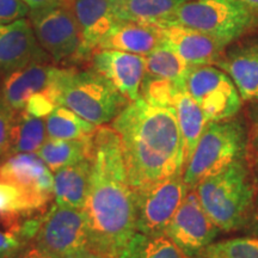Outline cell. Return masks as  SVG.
<instances>
[{"instance_id":"obj_30","label":"cell","mask_w":258,"mask_h":258,"mask_svg":"<svg viewBox=\"0 0 258 258\" xmlns=\"http://www.w3.org/2000/svg\"><path fill=\"white\" fill-rule=\"evenodd\" d=\"M27 241L18 234L0 230V258H11L25 246Z\"/></svg>"},{"instance_id":"obj_11","label":"cell","mask_w":258,"mask_h":258,"mask_svg":"<svg viewBox=\"0 0 258 258\" xmlns=\"http://www.w3.org/2000/svg\"><path fill=\"white\" fill-rule=\"evenodd\" d=\"M218 226L203 209L195 189L189 190L164 234L191 258L217 238Z\"/></svg>"},{"instance_id":"obj_23","label":"cell","mask_w":258,"mask_h":258,"mask_svg":"<svg viewBox=\"0 0 258 258\" xmlns=\"http://www.w3.org/2000/svg\"><path fill=\"white\" fill-rule=\"evenodd\" d=\"M145 78L167 80L176 85H185L186 77L192 69L178 54L161 43L145 56Z\"/></svg>"},{"instance_id":"obj_6","label":"cell","mask_w":258,"mask_h":258,"mask_svg":"<svg viewBox=\"0 0 258 258\" xmlns=\"http://www.w3.org/2000/svg\"><path fill=\"white\" fill-rule=\"evenodd\" d=\"M257 23L258 14L235 0H189L164 25H180L230 44Z\"/></svg>"},{"instance_id":"obj_21","label":"cell","mask_w":258,"mask_h":258,"mask_svg":"<svg viewBox=\"0 0 258 258\" xmlns=\"http://www.w3.org/2000/svg\"><path fill=\"white\" fill-rule=\"evenodd\" d=\"M189 0H116L120 21L161 27L180 5Z\"/></svg>"},{"instance_id":"obj_33","label":"cell","mask_w":258,"mask_h":258,"mask_svg":"<svg viewBox=\"0 0 258 258\" xmlns=\"http://www.w3.org/2000/svg\"><path fill=\"white\" fill-rule=\"evenodd\" d=\"M30 10H44L56 6L71 5L72 0H23Z\"/></svg>"},{"instance_id":"obj_35","label":"cell","mask_w":258,"mask_h":258,"mask_svg":"<svg viewBox=\"0 0 258 258\" xmlns=\"http://www.w3.org/2000/svg\"><path fill=\"white\" fill-rule=\"evenodd\" d=\"M235 2L240 3V4L246 6L247 9L252 10L253 12L258 14V0H235Z\"/></svg>"},{"instance_id":"obj_5","label":"cell","mask_w":258,"mask_h":258,"mask_svg":"<svg viewBox=\"0 0 258 258\" xmlns=\"http://www.w3.org/2000/svg\"><path fill=\"white\" fill-rule=\"evenodd\" d=\"M247 138L243 124L237 120L208 122L183 171L189 189L243 159Z\"/></svg>"},{"instance_id":"obj_12","label":"cell","mask_w":258,"mask_h":258,"mask_svg":"<svg viewBox=\"0 0 258 258\" xmlns=\"http://www.w3.org/2000/svg\"><path fill=\"white\" fill-rule=\"evenodd\" d=\"M0 182L15 185L48 207L54 196V176L34 153L12 154L0 165Z\"/></svg>"},{"instance_id":"obj_20","label":"cell","mask_w":258,"mask_h":258,"mask_svg":"<svg viewBox=\"0 0 258 258\" xmlns=\"http://www.w3.org/2000/svg\"><path fill=\"white\" fill-rule=\"evenodd\" d=\"M92 158L72 165L61 167L54 172V198L56 206L83 209L88 196Z\"/></svg>"},{"instance_id":"obj_16","label":"cell","mask_w":258,"mask_h":258,"mask_svg":"<svg viewBox=\"0 0 258 258\" xmlns=\"http://www.w3.org/2000/svg\"><path fill=\"white\" fill-rule=\"evenodd\" d=\"M62 69L49 62L34 63L6 76L0 89V97L12 110L19 112L32 96L53 86Z\"/></svg>"},{"instance_id":"obj_15","label":"cell","mask_w":258,"mask_h":258,"mask_svg":"<svg viewBox=\"0 0 258 258\" xmlns=\"http://www.w3.org/2000/svg\"><path fill=\"white\" fill-rule=\"evenodd\" d=\"M158 28L161 43L171 48L191 67L213 66L224 56L227 44L217 38L175 24Z\"/></svg>"},{"instance_id":"obj_28","label":"cell","mask_w":258,"mask_h":258,"mask_svg":"<svg viewBox=\"0 0 258 258\" xmlns=\"http://www.w3.org/2000/svg\"><path fill=\"white\" fill-rule=\"evenodd\" d=\"M16 116L17 112L12 110L0 97V157L9 154Z\"/></svg>"},{"instance_id":"obj_29","label":"cell","mask_w":258,"mask_h":258,"mask_svg":"<svg viewBox=\"0 0 258 258\" xmlns=\"http://www.w3.org/2000/svg\"><path fill=\"white\" fill-rule=\"evenodd\" d=\"M30 12L23 0H0V25L27 17Z\"/></svg>"},{"instance_id":"obj_22","label":"cell","mask_w":258,"mask_h":258,"mask_svg":"<svg viewBox=\"0 0 258 258\" xmlns=\"http://www.w3.org/2000/svg\"><path fill=\"white\" fill-rule=\"evenodd\" d=\"M93 135L80 139H70V140L47 139L46 143L37 151L36 156L40 157L54 173L61 167L92 158Z\"/></svg>"},{"instance_id":"obj_19","label":"cell","mask_w":258,"mask_h":258,"mask_svg":"<svg viewBox=\"0 0 258 258\" xmlns=\"http://www.w3.org/2000/svg\"><path fill=\"white\" fill-rule=\"evenodd\" d=\"M217 64L231 77L243 101H258V42L224 54Z\"/></svg>"},{"instance_id":"obj_34","label":"cell","mask_w":258,"mask_h":258,"mask_svg":"<svg viewBox=\"0 0 258 258\" xmlns=\"http://www.w3.org/2000/svg\"><path fill=\"white\" fill-rule=\"evenodd\" d=\"M70 258H109V257L97 252V251L91 249V247H86V249L79 251V252L73 254V256H71Z\"/></svg>"},{"instance_id":"obj_7","label":"cell","mask_w":258,"mask_h":258,"mask_svg":"<svg viewBox=\"0 0 258 258\" xmlns=\"http://www.w3.org/2000/svg\"><path fill=\"white\" fill-rule=\"evenodd\" d=\"M38 44L54 62L86 60L79 24L71 5L30 10L28 15Z\"/></svg>"},{"instance_id":"obj_9","label":"cell","mask_w":258,"mask_h":258,"mask_svg":"<svg viewBox=\"0 0 258 258\" xmlns=\"http://www.w3.org/2000/svg\"><path fill=\"white\" fill-rule=\"evenodd\" d=\"M185 88L208 122L230 120L241 108V97L233 80L214 66H196L186 77Z\"/></svg>"},{"instance_id":"obj_14","label":"cell","mask_w":258,"mask_h":258,"mask_svg":"<svg viewBox=\"0 0 258 258\" xmlns=\"http://www.w3.org/2000/svg\"><path fill=\"white\" fill-rule=\"evenodd\" d=\"M38 44L30 21L21 18L0 25V72L6 76L34 63L49 62Z\"/></svg>"},{"instance_id":"obj_3","label":"cell","mask_w":258,"mask_h":258,"mask_svg":"<svg viewBox=\"0 0 258 258\" xmlns=\"http://www.w3.org/2000/svg\"><path fill=\"white\" fill-rule=\"evenodd\" d=\"M54 90L57 105L66 106L97 127L112 122L129 104L109 80L92 69H62Z\"/></svg>"},{"instance_id":"obj_32","label":"cell","mask_w":258,"mask_h":258,"mask_svg":"<svg viewBox=\"0 0 258 258\" xmlns=\"http://www.w3.org/2000/svg\"><path fill=\"white\" fill-rule=\"evenodd\" d=\"M11 258H55L51 256L50 253L46 252L44 250H42L40 246H37L36 244L29 245V246H24L21 251H18L15 256Z\"/></svg>"},{"instance_id":"obj_26","label":"cell","mask_w":258,"mask_h":258,"mask_svg":"<svg viewBox=\"0 0 258 258\" xmlns=\"http://www.w3.org/2000/svg\"><path fill=\"white\" fill-rule=\"evenodd\" d=\"M118 258H190L165 234L147 237L135 233Z\"/></svg>"},{"instance_id":"obj_13","label":"cell","mask_w":258,"mask_h":258,"mask_svg":"<svg viewBox=\"0 0 258 258\" xmlns=\"http://www.w3.org/2000/svg\"><path fill=\"white\" fill-rule=\"evenodd\" d=\"M90 59L91 69L109 80L129 103L140 98L146 72L145 56L125 51L98 49L93 51Z\"/></svg>"},{"instance_id":"obj_10","label":"cell","mask_w":258,"mask_h":258,"mask_svg":"<svg viewBox=\"0 0 258 258\" xmlns=\"http://www.w3.org/2000/svg\"><path fill=\"white\" fill-rule=\"evenodd\" d=\"M35 244L55 258H70L90 247L82 209L54 206L43 217Z\"/></svg>"},{"instance_id":"obj_24","label":"cell","mask_w":258,"mask_h":258,"mask_svg":"<svg viewBox=\"0 0 258 258\" xmlns=\"http://www.w3.org/2000/svg\"><path fill=\"white\" fill-rule=\"evenodd\" d=\"M47 140L46 120L22 110L17 112L12 129L11 146L9 156L18 153H34L42 147Z\"/></svg>"},{"instance_id":"obj_2","label":"cell","mask_w":258,"mask_h":258,"mask_svg":"<svg viewBox=\"0 0 258 258\" xmlns=\"http://www.w3.org/2000/svg\"><path fill=\"white\" fill-rule=\"evenodd\" d=\"M111 127L120 138L132 190L183 175L184 148L171 106L140 97L116 116Z\"/></svg>"},{"instance_id":"obj_8","label":"cell","mask_w":258,"mask_h":258,"mask_svg":"<svg viewBox=\"0 0 258 258\" xmlns=\"http://www.w3.org/2000/svg\"><path fill=\"white\" fill-rule=\"evenodd\" d=\"M189 190L183 175L167 177L133 190L135 230L138 233L147 237L164 234Z\"/></svg>"},{"instance_id":"obj_18","label":"cell","mask_w":258,"mask_h":258,"mask_svg":"<svg viewBox=\"0 0 258 258\" xmlns=\"http://www.w3.org/2000/svg\"><path fill=\"white\" fill-rule=\"evenodd\" d=\"M161 44L159 28L121 21L99 42L98 49L118 50L146 56Z\"/></svg>"},{"instance_id":"obj_27","label":"cell","mask_w":258,"mask_h":258,"mask_svg":"<svg viewBox=\"0 0 258 258\" xmlns=\"http://www.w3.org/2000/svg\"><path fill=\"white\" fill-rule=\"evenodd\" d=\"M199 256L202 258H258V238L240 237L212 243Z\"/></svg>"},{"instance_id":"obj_1","label":"cell","mask_w":258,"mask_h":258,"mask_svg":"<svg viewBox=\"0 0 258 258\" xmlns=\"http://www.w3.org/2000/svg\"><path fill=\"white\" fill-rule=\"evenodd\" d=\"M82 211L90 247L109 258L120 257L137 230L133 190L112 127L97 128L93 135L91 177Z\"/></svg>"},{"instance_id":"obj_17","label":"cell","mask_w":258,"mask_h":258,"mask_svg":"<svg viewBox=\"0 0 258 258\" xmlns=\"http://www.w3.org/2000/svg\"><path fill=\"white\" fill-rule=\"evenodd\" d=\"M71 8L84 41V53L91 57L106 34L121 22L116 15V0H72Z\"/></svg>"},{"instance_id":"obj_4","label":"cell","mask_w":258,"mask_h":258,"mask_svg":"<svg viewBox=\"0 0 258 258\" xmlns=\"http://www.w3.org/2000/svg\"><path fill=\"white\" fill-rule=\"evenodd\" d=\"M195 191L219 230L230 232L246 224L253 203V188L243 159L203 180Z\"/></svg>"},{"instance_id":"obj_25","label":"cell","mask_w":258,"mask_h":258,"mask_svg":"<svg viewBox=\"0 0 258 258\" xmlns=\"http://www.w3.org/2000/svg\"><path fill=\"white\" fill-rule=\"evenodd\" d=\"M48 139H80L92 137L97 125L84 120L79 115L63 105H56L46 117Z\"/></svg>"},{"instance_id":"obj_31","label":"cell","mask_w":258,"mask_h":258,"mask_svg":"<svg viewBox=\"0 0 258 258\" xmlns=\"http://www.w3.org/2000/svg\"><path fill=\"white\" fill-rule=\"evenodd\" d=\"M246 152L250 160L258 165V115L253 121L252 128H251L250 132V137L247 138Z\"/></svg>"}]
</instances>
